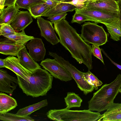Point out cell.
Masks as SVG:
<instances>
[{"label":"cell","instance_id":"obj_1","mask_svg":"<svg viewBox=\"0 0 121 121\" xmlns=\"http://www.w3.org/2000/svg\"><path fill=\"white\" fill-rule=\"evenodd\" d=\"M65 18L53 24L60 42L77 62L83 63L91 70L93 68L92 47L83 39Z\"/></svg>","mask_w":121,"mask_h":121},{"label":"cell","instance_id":"obj_2","mask_svg":"<svg viewBox=\"0 0 121 121\" xmlns=\"http://www.w3.org/2000/svg\"><path fill=\"white\" fill-rule=\"evenodd\" d=\"M17 76L18 85L27 96L36 97L45 95L52 88L53 76L41 68L32 72L28 82Z\"/></svg>","mask_w":121,"mask_h":121},{"label":"cell","instance_id":"obj_3","mask_svg":"<svg viewBox=\"0 0 121 121\" xmlns=\"http://www.w3.org/2000/svg\"><path fill=\"white\" fill-rule=\"evenodd\" d=\"M121 87V74H119L113 81L104 85L93 93L88 102V109L99 112L107 110L113 103Z\"/></svg>","mask_w":121,"mask_h":121},{"label":"cell","instance_id":"obj_4","mask_svg":"<svg viewBox=\"0 0 121 121\" xmlns=\"http://www.w3.org/2000/svg\"><path fill=\"white\" fill-rule=\"evenodd\" d=\"M50 119L57 121H95L102 119L103 114L88 110H72L67 108L51 109L46 114Z\"/></svg>","mask_w":121,"mask_h":121},{"label":"cell","instance_id":"obj_5","mask_svg":"<svg viewBox=\"0 0 121 121\" xmlns=\"http://www.w3.org/2000/svg\"><path fill=\"white\" fill-rule=\"evenodd\" d=\"M81 26L80 35L87 43L99 46L108 41V34L105 31L102 26L90 22H85Z\"/></svg>","mask_w":121,"mask_h":121},{"label":"cell","instance_id":"obj_6","mask_svg":"<svg viewBox=\"0 0 121 121\" xmlns=\"http://www.w3.org/2000/svg\"><path fill=\"white\" fill-rule=\"evenodd\" d=\"M49 55L54 57L67 69L71 75L72 78L75 81L78 88L83 92L84 95H86L93 91L94 89V86L84 78L82 74V72L70 63L68 61L65 60L56 53L49 52Z\"/></svg>","mask_w":121,"mask_h":121},{"label":"cell","instance_id":"obj_7","mask_svg":"<svg viewBox=\"0 0 121 121\" xmlns=\"http://www.w3.org/2000/svg\"><path fill=\"white\" fill-rule=\"evenodd\" d=\"M75 12L81 14L90 21L97 23H109L119 20V12H109L98 10L84 7L81 9L76 8Z\"/></svg>","mask_w":121,"mask_h":121},{"label":"cell","instance_id":"obj_8","mask_svg":"<svg viewBox=\"0 0 121 121\" xmlns=\"http://www.w3.org/2000/svg\"><path fill=\"white\" fill-rule=\"evenodd\" d=\"M40 65L55 78L65 82L72 79L71 75L67 69L55 59L47 58L42 61Z\"/></svg>","mask_w":121,"mask_h":121},{"label":"cell","instance_id":"obj_9","mask_svg":"<svg viewBox=\"0 0 121 121\" xmlns=\"http://www.w3.org/2000/svg\"><path fill=\"white\" fill-rule=\"evenodd\" d=\"M37 23L41 36L53 45L57 44L60 40L56 36L52 24L50 21L39 17L37 18Z\"/></svg>","mask_w":121,"mask_h":121},{"label":"cell","instance_id":"obj_10","mask_svg":"<svg viewBox=\"0 0 121 121\" xmlns=\"http://www.w3.org/2000/svg\"><path fill=\"white\" fill-rule=\"evenodd\" d=\"M85 7L89 8L109 12L119 11L117 0H87Z\"/></svg>","mask_w":121,"mask_h":121},{"label":"cell","instance_id":"obj_11","mask_svg":"<svg viewBox=\"0 0 121 121\" xmlns=\"http://www.w3.org/2000/svg\"><path fill=\"white\" fill-rule=\"evenodd\" d=\"M26 46L29 54L35 61L43 60L46 51L41 39L34 37L27 44Z\"/></svg>","mask_w":121,"mask_h":121},{"label":"cell","instance_id":"obj_12","mask_svg":"<svg viewBox=\"0 0 121 121\" xmlns=\"http://www.w3.org/2000/svg\"><path fill=\"white\" fill-rule=\"evenodd\" d=\"M4 62L6 68L28 82L32 72L22 65L18 58L13 56H9L4 59Z\"/></svg>","mask_w":121,"mask_h":121},{"label":"cell","instance_id":"obj_13","mask_svg":"<svg viewBox=\"0 0 121 121\" xmlns=\"http://www.w3.org/2000/svg\"><path fill=\"white\" fill-rule=\"evenodd\" d=\"M18 84L17 78L9 75L3 69H0V91L12 94Z\"/></svg>","mask_w":121,"mask_h":121},{"label":"cell","instance_id":"obj_14","mask_svg":"<svg viewBox=\"0 0 121 121\" xmlns=\"http://www.w3.org/2000/svg\"><path fill=\"white\" fill-rule=\"evenodd\" d=\"M32 16L28 11L18 12L11 25L17 32L24 30L33 22Z\"/></svg>","mask_w":121,"mask_h":121},{"label":"cell","instance_id":"obj_15","mask_svg":"<svg viewBox=\"0 0 121 121\" xmlns=\"http://www.w3.org/2000/svg\"><path fill=\"white\" fill-rule=\"evenodd\" d=\"M25 47L18 45L7 38L0 39V53L4 55L17 56L19 51Z\"/></svg>","mask_w":121,"mask_h":121},{"label":"cell","instance_id":"obj_16","mask_svg":"<svg viewBox=\"0 0 121 121\" xmlns=\"http://www.w3.org/2000/svg\"><path fill=\"white\" fill-rule=\"evenodd\" d=\"M17 56L22 65L31 72L41 68L30 56L25 47L21 50Z\"/></svg>","mask_w":121,"mask_h":121},{"label":"cell","instance_id":"obj_17","mask_svg":"<svg viewBox=\"0 0 121 121\" xmlns=\"http://www.w3.org/2000/svg\"><path fill=\"white\" fill-rule=\"evenodd\" d=\"M19 9L15 5L8 6L0 10V25L11 24L18 12Z\"/></svg>","mask_w":121,"mask_h":121},{"label":"cell","instance_id":"obj_18","mask_svg":"<svg viewBox=\"0 0 121 121\" xmlns=\"http://www.w3.org/2000/svg\"><path fill=\"white\" fill-rule=\"evenodd\" d=\"M76 8L69 4L60 3L54 7L49 9L42 16L50 17L51 16L75 10Z\"/></svg>","mask_w":121,"mask_h":121},{"label":"cell","instance_id":"obj_19","mask_svg":"<svg viewBox=\"0 0 121 121\" xmlns=\"http://www.w3.org/2000/svg\"><path fill=\"white\" fill-rule=\"evenodd\" d=\"M17 106L15 99L4 93H0V113H7Z\"/></svg>","mask_w":121,"mask_h":121},{"label":"cell","instance_id":"obj_20","mask_svg":"<svg viewBox=\"0 0 121 121\" xmlns=\"http://www.w3.org/2000/svg\"><path fill=\"white\" fill-rule=\"evenodd\" d=\"M2 35L13 41L19 46L25 45L29 41L34 38L33 36L26 35L24 30L20 32H16L13 34H4Z\"/></svg>","mask_w":121,"mask_h":121},{"label":"cell","instance_id":"obj_21","mask_svg":"<svg viewBox=\"0 0 121 121\" xmlns=\"http://www.w3.org/2000/svg\"><path fill=\"white\" fill-rule=\"evenodd\" d=\"M48 105L47 100V99H45L21 108L16 114L21 116H29L33 112L47 106Z\"/></svg>","mask_w":121,"mask_h":121},{"label":"cell","instance_id":"obj_22","mask_svg":"<svg viewBox=\"0 0 121 121\" xmlns=\"http://www.w3.org/2000/svg\"><path fill=\"white\" fill-rule=\"evenodd\" d=\"M104 24L106 26L111 39L116 41L120 40L121 27L119 20L110 23H105Z\"/></svg>","mask_w":121,"mask_h":121},{"label":"cell","instance_id":"obj_23","mask_svg":"<svg viewBox=\"0 0 121 121\" xmlns=\"http://www.w3.org/2000/svg\"><path fill=\"white\" fill-rule=\"evenodd\" d=\"M64 99L66 108L69 109L80 107L82 102V100L79 95L73 92H68Z\"/></svg>","mask_w":121,"mask_h":121},{"label":"cell","instance_id":"obj_24","mask_svg":"<svg viewBox=\"0 0 121 121\" xmlns=\"http://www.w3.org/2000/svg\"><path fill=\"white\" fill-rule=\"evenodd\" d=\"M0 120L4 121H33L35 120L29 116H22L16 114L7 112L0 113Z\"/></svg>","mask_w":121,"mask_h":121},{"label":"cell","instance_id":"obj_25","mask_svg":"<svg viewBox=\"0 0 121 121\" xmlns=\"http://www.w3.org/2000/svg\"><path fill=\"white\" fill-rule=\"evenodd\" d=\"M50 9L45 3L34 5L30 7L28 10L33 17L36 19L42 15Z\"/></svg>","mask_w":121,"mask_h":121},{"label":"cell","instance_id":"obj_26","mask_svg":"<svg viewBox=\"0 0 121 121\" xmlns=\"http://www.w3.org/2000/svg\"><path fill=\"white\" fill-rule=\"evenodd\" d=\"M82 74L85 80L90 85H92L95 90H98V87L101 86L103 84L89 70L86 73L82 72Z\"/></svg>","mask_w":121,"mask_h":121},{"label":"cell","instance_id":"obj_27","mask_svg":"<svg viewBox=\"0 0 121 121\" xmlns=\"http://www.w3.org/2000/svg\"><path fill=\"white\" fill-rule=\"evenodd\" d=\"M44 3L45 1L44 0H17L16 4L19 9L23 8L28 10L32 6Z\"/></svg>","mask_w":121,"mask_h":121},{"label":"cell","instance_id":"obj_28","mask_svg":"<svg viewBox=\"0 0 121 121\" xmlns=\"http://www.w3.org/2000/svg\"><path fill=\"white\" fill-rule=\"evenodd\" d=\"M121 111V103H115L111 104L108 109L103 114L102 119L104 117L109 114Z\"/></svg>","mask_w":121,"mask_h":121},{"label":"cell","instance_id":"obj_29","mask_svg":"<svg viewBox=\"0 0 121 121\" xmlns=\"http://www.w3.org/2000/svg\"><path fill=\"white\" fill-rule=\"evenodd\" d=\"M16 32L11 26V24L0 25V35L4 34H11Z\"/></svg>","mask_w":121,"mask_h":121},{"label":"cell","instance_id":"obj_30","mask_svg":"<svg viewBox=\"0 0 121 121\" xmlns=\"http://www.w3.org/2000/svg\"><path fill=\"white\" fill-rule=\"evenodd\" d=\"M90 21L89 19L82 15L75 12L73 16L71 23H73L76 22L81 24L86 21Z\"/></svg>","mask_w":121,"mask_h":121},{"label":"cell","instance_id":"obj_31","mask_svg":"<svg viewBox=\"0 0 121 121\" xmlns=\"http://www.w3.org/2000/svg\"><path fill=\"white\" fill-rule=\"evenodd\" d=\"M102 119L103 121H121V111L106 115Z\"/></svg>","mask_w":121,"mask_h":121},{"label":"cell","instance_id":"obj_32","mask_svg":"<svg viewBox=\"0 0 121 121\" xmlns=\"http://www.w3.org/2000/svg\"><path fill=\"white\" fill-rule=\"evenodd\" d=\"M99 46L96 45L92 44V54L93 56L100 60L104 65V62L101 54V49Z\"/></svg>","mask_w":121,"mask_h":121},{"label":"cell","instance_id":"obj_33","mask_svg":"<svg viewBox=\"0 0 121 121\" xmlns=\"http://www.w3.org/2000/svg\"><path fill=\"white\" fill-rule=\"evenodd\" d=\"M87 0H72L70 1H64L60 3L71 4L76 7L77 9H81L83 8L85 3Z\"/></svg>","mask_w":121,"mask_h":121},{"label":"cell","instance_id":"obj_34","mask_svg":"<svg viewBox=\"0 0 121 121\" xmlns=\"http://www.w3.org/2000/svg\"><path fill=\"white\" fill-rule=\"evenodd\" d=\"M67 14L66 13L59 14L48 17L47 19L50 20L53 24L66 17V16Z\"/></svg>","mask_w":121,"mask_h":121},{"label":"cell","instance_id":"obj_35","mask_svg":"<svg viewBox=\"0 0 121 121\" xmlns=\"http://www.w3.org/2000/svg\"><path fill=\"white\" fill-rule=\"evenodd\" d=\"M45 3L50 9L55 6L58 3L54 0H44Z\"/></svg>","mask_w":121,"mask_h":121},{"label":"cell","instance_id":"obj_36","mask_svg":"<svg viewBox=\"0 0 121 121\" xmlns=\"http://www.w3.org/2000/svg\"><path fill=\"white\" fill-rule=\"evenodd\" d=\"M16 0H5L4 6L15 5Z\"/></svg>","mask_w":121,"mask_h":121},{"label":"cell","instance_id":"obj_37","mask_svg":"<svg viewBox=\"0 0 121 121\" xmlns=\"http://www.w3.org/2000/svg\"><path fill=\"white\" fill-rule=\"evenodd\" d=\"M101 50L103 52V53L119 69L121 70V65H119L117 63H115L113 61L112 59H111L108 56V55L104 51V50L102 49H101Z\"/></svg>","mask_w":121,"mask_h":121},{"label":"cell","instance_id":"obj_38","mask_svg":"<svg viewBox=\"0 0 121 121\" xmlns=\"http://www.w3.org/2000/svg\"><path fill=\"white\" fill-rule=\"evenodd\" d=\"M119 9V20L120 22L121 26V0H117Z\"/></svg>","mask_w":121,"mask_h":121},{"label":"cell","instance_id":"obj_39","mask_svg":"<svg viewBox=\"0 0 121 121\" xmlns=\"http://www.w3.org/2000/svg\"><path fill=\"white\" fill-rule=\"evenodd\" d=\"M5 68L4 59H0V68Z\"/></svg>","mask_w":121,"mask_h":121},{"label":"cell","instance_id":"obj_40","mask_svg":"<svg viewBox=\"0 0 121 121\" xmlns=\"http://www.w3.org/2000/svg\"><path fill=\"white\" fill-rule=\"evenodd\" d=\"M5 0H0V10L4 8V4Z\"/></svg>","mask_w":121,"mask_h":121},{"label":"cell","instance_id":"obj_41","mask_svg":"<svg viewBox=\"0 0 121 121\" xmlns=\"http://www.w3.org/2000/svg\"><path fill=\"white\" fill-rule=\"evenodd\" d=\"M55 0V1H56L58 3H60L61 2V1L62 0Z\"/></svg>","mask_w":121,"mask_h":121},{"label":"cell","instance_id":"obj_42","mask_svg":"<svg viewBox=\"0 0 121 121\" xmlns=\"http://www.w3.org/2000/svg\"><path fill=\"white\" fill-rule=\"evenodd\" d=\"M67 0H62L61 1V2H60L64 1H67Z\"/></svg>","mask_w":121,"mask_h":121},{"label":"cell","instance_id":"obj_43","mask_svg":"<svg viewBox=\"0 0 121 121\" xmlns=\"http://www.w3.org/2000/svg\"><path fill=\"white\" fill-rule=\"evenodd\" d=\"M119 93H120L121 94V87L119 91Z\"/></svg>","mask_w":121,"mask_h":121},{"label":"cell","instance_id":"obj_44","mask_svg":"<svg viewBox=\"0 0 121 121\" xmlns=\"http://www.w3.org/2000/svg\"></svg>","mask_w":121,"mask_h":121},{"label":"cell","instance_id":"obj_45","mask_svg":"<svg viewBox=\"0 0 121 121\" xmlns=\"http://www.w3.org/2000/svg\"></svg>","mask_w":121,"mask_h":121}]
</instances>
